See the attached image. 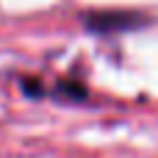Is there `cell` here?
Listing matches in <instances>:
<instances>
[{
    "label": "cell",
    "mask_w": 158,
    "mask_h": 158,
    "mask_svg": "<svg viewBox=\"0 0 158 158\" xmlns=\"http://www.w3.org/2000/svg\"><path fill=\"white\" fill-rule=\"evenodd\" d=\"M144 19L131 11H92L83 17V25L92 33H117V31H131L139 28Z\"/></svg>",
    "instance_id": "1"
},
{
    "label": "cell",
    "mask_w": 158,
    "mask_h": 158,
    "mask_svg": "<svg viewBox=\"0 0 158 158\" xmlns=\"http://www.w3.org/2000/svg\"><path fill=\"white\" fill-rule=\"evenodd\" d=\"M22 89H25V94H28V97H42V94H47V92H44V86H42V83H36V81H31V78H25V81H22Z\"/></svg>",
    "instance_id": "3"
},
{
    "label": "cell",
    "mask_w": 158,
    "mask_h": 158,
    "mask_svg": "<svg viewBox=\"0 0 158 158\" xmlns=\"http://www.w3.org/2000/svg\"><path fill=\"white\" fill-rule=\"evenodd\" d=\"M56 97H61V100H86L89 97V92H86V86L83 83H78V81H64V83H58L56 86Z\"/></svg>",
    "instance_id": "2"
}]
</instances>
